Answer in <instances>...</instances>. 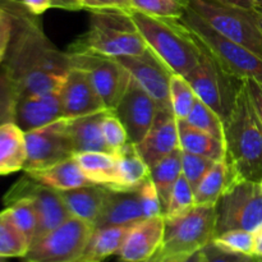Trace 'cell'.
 I'll return each instance as SVG.
<instances>
[{
  "instance_id": "cell-27",
  "label": "cell",
  "mask_w": 262,
  "mask_h": 262,
  "mask_svg": "<svg viewBox=\"0 0 262 262\" xmlns=\"http://www.w3.org/2000/svg\"><path fill=\"white\" fill-rule=\"evenodd\" d=\"M84 176L94 184L114 188L117 184V156L112 152L87 151L73 155Z\"/></svg>"
},
{
  "instance_id": "cell-51",
  "label": "cell",
  "mask_w": 262,
  "mask_h": 262,
  "mask_svg": "<svg viewBox=\"0 0 262 262\" xmlns=\"http://www.w3.org/2000/svg\"><path fill=\"white\" fill-rule=\"evenodd\" d=\"M255 238V256L262 258V225L253 233Z\"/></svg>"
},
{
  "instance_id": "cell-48",
  "label": "cell",
  "mask_w": 262,
  "mask_h": 262,
  "mask_svg": "<svg viewBox=\"0 0 262 262\" xmlns=\"http://www.w3.org/2000/svg\"><path fill=\"white\" fill-rule=\"evenodd\" d=\"M51 2H53V8L55 9L72 10V12L83 9L82 0H51Z\"/></svg>"
},
{
  "instance_id": "cell-1",
  "label": "cell",
  "mask_w": 262,
  "mask_h": 262,
  "mask_svg": "<svg viewBox=\"0 0 262 262\" xmlns=\"http://www.w3.org/2000/svg\"><path fill=\"white\" fill-rule=\"evenodd\" d=\"M2 66L17 89L18 99L59 91L72 68L69 53L49 40L38 17L15 22Z\"/></svg>"
},
{
  "instance_id": "cell-46",
  "label": "cell",
  "mask_w": 262,
  "mask_h": 262,
  "mask_svg": "<svg viewBox=\"0 0 262 262\" xmlns=\"http://www.w3.org/2000/svg\"><path fill=\"white\" fill-rule=\"evenodd\" d=\"M245 86L248 92L252 106L262 124V83L255 79H245Z\"/></svg>"
},
{
  "instance_id": "cell-20",
  "label": "cell",
  "mask_w": 262,
  "mask_h": 262,
  "mask_svg": "<svg viewBox=\"0 0 262 262\" xmlns=\"http://www.w3.org/2000/svg\"><path fill=\"white\" fill-rule=\"evenodd\" d=\"M143 219L145 216L137 188L128 191L109 188L106 202L95 228L132 225Z\"/></svg>"
},
{
  "instance_id": "cell-25",
  "label": "cell",
  "mask_w": 262,
  "mask_h": 262,
  "mask_svg": "<svg viewBox=\"0 0 262 262\" xmlns=\"http://www.w3.org/2000/svg\"><path fill=\"white\" fill-rule=\"evenodd\" d=\"M115 156L118 166L117 184L112 189H136L150 178V166L140 155L135 143L128 142Z\"/></svg>"
},
{
  "instance_id": "cell-2",
  "label": "cell",
  "mask_w": 262,
  "mask_h": 262,
  "mask_svg": "<svg viewBox=\"0 0 262 262\" xmlns=\"http://www.w3.org/2000/svg\"><path fill=\"white\" fill-rule=\"evenodd\" d=\"M225 160L235 181L262 179V124L245 82L229 117L224 120Z\"/></svg>"
},
{
  "instance_id": "cell-17",
  "label": "cell",
  "mask_w": 262,
  "mask_h": 262,
  "mask_svg": "<svg viewBox=\"0 0 262 262\" xmlns=\"http://www.w3.org/2000/svg\"><path fill=\"white\" fill-rule=\"evenodd\" d=\"M165 230L164 215L136 223L128 232L118 252L122 262H146L160 248Z\"/></svg>"
},
{
  "instance_id": "cell-19",
  "label": "cell",
  "mask_w": 262,
  "mask_h": 262,
  "mask_svg": "<svg viewBox=\"0 0 262 262\" xmlns=\"http://www.w3.org/2000/svg\"><path fill=\"white\" fill-rule=\"evenodd\" d=\"M64 118L59 91L19 97L15 105L14 123L23 130L37 129Z\"/></svg>"
},
{
  "instance_id": "cell-39",
  "label": "cell",
  "mask_w": 262,
  "mask_h": 262,
  "mask_svg": "<svg viewBox=\"0 0 262 262\" xmlns=\"http://www.w3.org/2000/svg\"><path fill=\"white\" fill-rule=\"evenodd\" d=\"M101 130L105 143L112 154H117L129 142L124 125L112 110L105 113L101 123Z\"/></svg>"
},
{
  "instance_id": "cell-47",
  "label": "cell",
  "mask_w": 262,
  "mask_h": 262,
  "mask_svg": "<svg viewBox=\"0 0 262 262\" xmlns=\"http://www.w3.org/2000/svg\"><path fill=\"white\" fill-rule=\"evenodd\" d=\"M26 9L32 15L40 17L42 13L53 8V2L51 0H22Z\"/></svg>"
},
{
  "instance_id": "cell-50",
  "label": "cell",
  "mask_w": 262,
  "mask_h": 262,
  "mask_svg": "<svg viewBox=\"0 0 262 262\" xmlns=\"http://www.w3.org/2000/svg\"><path fill=\"white\" fill-rule=\"evenodd\" d=\"M204 257H205V251L204 248H202V250L196 251V252L191 253V255L186 256V257L183 258H179V260L174 262H204Z\"/></svg>"
},
{
  "instance_id": "cell-30",
  "label": "cell",
  "mask_w": 262,
  "mask_h": 262,
  "mask_svg": "<svg viewBox=\"0 0 262 262\" xmlns=\"http://www.w3.org/2000/svg\"><path fill=\"white\" fill-rule=\"evenodd\" d=\"M182 174V150L174 151L173 154L166 158L161 159L160 161L150 168V178L154 182L160 197L161 207H163V215L168 206L169 197H170L171 189L176 186L177 181Z\"/></svg>"
},
{
  "instance_id": "cell-31",
  "label": "cell",
  "mask_w": 262,
  "mask_h": 262,
  "mask_svg": "<svg viewBox=\"0 0 262 262\" xmlns=\"http://www.w3.org/2000/svg\"><path fill=\"white\" fill-rule=\"evenodd\" d=\"M30 242L15 227L8 210L0 212V257L23 258L30 250Z\"/></svg>"
},
{
  "instance_id": "cell-44",
  "label": "cell",
  "mask_w": 262,
  "mask_h": 262,
  "mask_svg": "<svg viewBox=\"0 0 262 262\" xmlns=\"http://www.w3.org/2000/svg\"><path fill=\"white\" fill-rule=\"evenodd\" d=\"M133 0H82L83 9L90 12L96 10H120L129 12L132 10Z\"/></svg>"
},
{
  "instance_id": "cell-40",
  "label": "cell",
  "mask_w": 262,
  "mask_h": 262,
  "mask_svg": "<svg viewBox=\"0 0 262 262\" xmlns=\"http://www.w3.org/2000/svg\"><path fill=\"white\" fill-rule=\"evenodd\" d=\"M215 164V160L196 154L182 151V174L186 177L193 191Z\"/></svg>"
},
{
  "instance_id": "cell-11",
  "label": "cell",
  "mask_w": 262,
  "mask_h": 262,
  "mask_svg": "<svg viewBox=\"0 0 262 262\" xmlns=\"http://www.w3.org/2000/svg\"><path fill=\"white\" fill-rule=\"evenodd\" d=\"M71 66L89 73L97 94L105 107L113 110L130 81V74L117 58L92 53V51H68Z\"/></svg>"
},
{
  "instance_id": "cell-52",
  "label": "cell",
  "mask_w": 262,
  "mask_h": 262,
  "mask_svg": "<svg viewBox=\"0 0 262 262\" xmlns=\"http://www.w3.org/2000/svg\"><path fill=\"white\" fill-rule=\"evenodd\" d=\"M255 14H256V18H257L258 26H260V28L262 31V7L255 8Z\"/></svg>"
},
{
  "instance_id": "cell-38",
  "label": "cell",
  "mask_w": 262,
  "mask_h": 262,
  "mask_svg": "<svg viewBox=\"0 0 262 262\" xmlns=\"http://www.w3.org/2000/svg\"><path fill=\"white\" fill-rule=\"evenodd\" d=\"M17 101V89L4 67L0 66V125L14 122Z\"/></svg>"
},
{
  "instance_id": "cell-42",
  "label": "cell",
  "mask_w": 262,
  "mask_h": 262,
  "mask_svg": "<svg viewBox=\"0 0 262 262\" xmlns=\"http://www.w3.org/2000/svg\"><path fill=\"white\" fill-rule=\"evenodd\" d=\"M205 257L204 262H262V258L257 256L239 255V253H230L222 251L211 242L204 248Z\"/></svg>"
},
{
  "instance_id": "cell-28",
  "label": "cell",
  "mask_w": 262,
  "mask_h": 262,
  "mask_svg": "<svg viewBox=\"0 0 262 262\" xmlns=\"http://www.w3.org/2000/svg\"><path fill=\"white\" fill-rule=\"evenodd\" d=\"M179 147L186 152L196 154L217 161L225 158L224 142L211 135L189 125L186 120H178Z\"/></svg>"
},
{
  "instance_id": "cell-5",
  "label": "cell",
  "mask_w": 262,
  "mask_h": 262,
  "mask_svg": "<svg viewBox=\"0 0 262 262\" xmlns=\"http://www.w3.org/2000/svg\"><path fill=\"white\" fill-rule=\"evenodd\" d=\"M215 205H196L176 217H165L163 243L146 262H174L206 247L215 235Z\"/></svg>"
},
{
  "instance_id": "cell-13",
  "label": "cell",
  "mask_w": 262,
  "mask_h": 262,
  "mask_svg": "<svg viewBox=\"0 0 262 262\" xmlns=\"http://www.w3.org/2000/svg\"><path fill=\"white\" fill-rule=\"evenodd\" d=\"M20 197L30 199L37 214V230L32 243L71 217V214L61 199L60 192L40 183L26 173L22 178L18 179L17 183L10 187L3 201L7 205L13 200Z\"/></svg>"
},
{
  "instance_id": "cell-15",
  "label": "cell",
  "mask_w": 262,
  "mask_h": 262,
  "mask_svg": "<svg viewBox=\"0 0 262 262\" xmlns=\"http://www.w3.org/2000/svg\"><path fill=\"white\" fill-rule=\"evenodd\" d=\"M159 110L155 100L130 77L127 90L112 112L124 125L128 141L137 145L152 127Z\"/></svg>"
},
{
  "instance_id": "cell-49",
  "label": "cell",
  "mask_w": 262,
  "mask_h": 262,
  "mask_svg": "<svg viewBox=\"0 0 262 262\" xmlns=\"http://www.w3.org/2000/svg\"><path fill=\"white\" fill-rule=\"evenodd\" d=\"M217 2L224 3V4L234 5V7L246 8V9H255L257 7L256 0H217Z\"/></svg>"
},
{
  "instance_id": "cell-33",
  "label": "cell",
  "mask_w": 262,
  "mask_h": 262,
  "mask_svg": "<svg viewBox=\"0 0 262 262\" xmlns=\"http://www.w3.org/2000/svg\"><path fill=\"white\" fill-rule=\"evenodd\" d=\"M5 206L15 227L23 233L31 245L37 230V214L32 201L27 197H20L13 200Z\"/></svg>"
},
{
  "instance_id": "cell-45",
  "label": "cell",
  "mask_w": 262,
  "mask_h": 262,
  "mask_svg": "<svg viewBox=\"0 0 262 262\" xmlns=\"http://www.w3.org/2000/svg\"><path fill=\"white\" fill-rule=\"evenodd\" d=\"M0 9L9 12L14 17L15 22L27 20L36 17V15H32L26 9L22 0H0Z\"/></svg>"
},
{
  "instance_id": "cell-34",
  "label": "cell",
  "mask_w": 262,
  "mask_h": 262,
  "mask_svg": "<svg viewBox=\"0 0 262 262\" xmlns=\"http://www.w3.org/2000/svg\"><path fill=\"white\" fill-rule=\"evenodd\" d=\"M186 122L197 129L211 135L224 142V122L210 106L197 99L193 109L186 118Z\"/></svg>"
},
{
  "instance_id": "cell-56",
  "label": "cell",
  "mask_w": 262,
  "mask_h": 262,
  "mask_svg": "<svg viewBox=\"0 0 262 262\" xmlns=\"http://www.w3.org/2000/svg\"><path fill=\"white\" fill-rule=\"evenodd\" d=\"M260 186H261V189H262V179H261V182H260Z\"/></svg>"
},
{
  "instance_id": "cell-36",
  "label": "cell",
  "mask_w": 262,
  "mask_h": 262,
  "mask_svg": "<svg viewBox=\"0 0 262 262\" xmlns=\"http://www.w3.org/2000/svg\"><path fill=\"white\" fill-rule=\"evenodd\" d=\"M211 243L225 252L255 256V238L247 230H227L215 235Z\"/></svg>"
},
{
  "instance_id": "cell-54",
  "label": "cell",
  "mask_w": 262,
  "mask_h": 262,
  "mask_svg": "<svg viewBox=\"0 0 262 262\" xmlns=\"http://www.w3.org/2000/svg\"><path fill=\"white\" fill-rule=\"evenodd\" d=\"M0 262H7V258H3V257H0Z\"/></svg>"
},
{
  "instance_id": "cell-9",
  "label": "cell",
  "mask_w": 262,
  "mask_h": 262,
  "mask_svg": "<svg viewBox=\"0 0 262 262\" xmlns=\"http://www.w3.org/2000/svg\"><path fill=\"white\" fill-rule=\"evenodd\" d=\"M184 77L193 89L197 99L211 107L224 122L232 113L242 89V79L228 74L204 46L197 66Z\"/></svg>"
},
{
  "instance_id": "cell-37",
  "label": "cell",
  "mask_w": 262,
  "mask_h": 262,
  "mask_svg": "<svg viewBox=\"0 0 262 262\" xmlns=\"http://www.w3.org/2000/svg\"><path fill=\"white\" fill-rule=\"evenodd\" d=\"M196 206L194 204V191L183 174L177 181L176 186L171 189L168 206L164 211V217H176L184 212L189 211Z\"/></svg>"
},
{
  "instance_id": "cell-29",
  "label": "cell",
  "mask_w": 262,
  "mask_h": 262,
  "mask_svg": "<svg viewBox=\"0 0 262 262\" xmlns=\"http://www.w3.org/2000/svg\"><path fill=\"white\" fill-rule=\"evenodd\" d=\"M234 181L235 179L227 160L222 159L215 161L209 173L202 178L194 189V204L216 205L228 186Z\"/></svg>"
},
{
  "instance_id": "cell-7",
  "label": "cell",
  "mask_w": 262,
  "mask_h": 262,
  "mask_svg": "<svg viewBox=\"0 0 262 262\" xmlns=\"http://www.w3.org/2000/svg\"><path fill=\"white\" fill-rule=\"evenodd\" d=\"M189 8L217 33L262 58V31L255 9L234 7L217 0H191Z\"/></svg>"
},
{
  "instance_id": "cell-4",
  "label": "cell",
  "mask_w": 262,
  "mask_h": 262,
  "mask_svg": "<svg viewBox=\"0 0 262 262\" xmlns=\"http://www.w3.org/2000/svg\"><path fill=\"white\" fill-rule=\"evenodd\" d=\"M147 49L129 13L120 10L91 12L89 30L79 36L68 51H92L102 55H138Z\"/></svg>"
},
{
  "instance_id": "cell-23",
  "label": "cell",
  "mask_w": 262,
  "mask_h": 262,
  "mask_svg": "<svg viewBox=\"0 0 262 262\" xmlns=\"http://www.w3.org/2000/svg\"><path fill=\"white\" fill-rule=\"evenodd\" d=\"M106 110L83 115L78 118H69V132L76 152L101 151L110 152L104 141L101 123Z\"/></svg>"
},
{
  "instance_id": "cell-35",
  "label": "cell",
  "mask_w": 262,
  "mask_h": 262,
  "mask_svg": "<svg viewBox=\"0 0 262 262\" xmlns=\"http://www.w3.org/2000/svg\"><path fill=\"white\" fill-rule=\"evenodd\" d=\"M191 0H133L132 9L155 17L181 19Z\"/></svg>"
},
{
  "instance_id": "cell-14",
  "label": "cell",
  "mask_w": 262,
  "mask_h": 262,
  "mask_svg": "<svg viewBox=\"0 0 262 262\" xmlns=\"http://www.w3.org/2000/svg\"><path fill=\"white\" fill-rule=\"evenodd\" d=\"M119 63L129 72L130 77L155 100L160 110L170 109V79L173 72L154 53L146 49L138 55L117 58Z\"/></svg>"
},
{
  "instance_id": "cell-24",
  "label": "cell",
  "mask_w": 262,
  "mask_h": 262,
  "mask_svg": "<svg viewBox=\"0 0 262 262\" xmlns=\"http://www.w3.org/2000/svg\"><path fill=\"white\" fill-rule=\"evenodd\" d=\"M26 158L25 132L14 122L0 125V176L23 170Z\"/></svg>"
},
{
  "instance_id": "cell-26",
  "label": "cell",
  "mask_w": 262,
  "mask_h": 262,
  "mask_svg": "<svg viewBox=\"0 0 262 262\" xmlns=\"http://www.w3.org/2000/svg\"><path fill=\"white\" fill-rule=\"evenodd\" d=\"M133 225V224H132ZM132 225L95 228L79 261L101 262L106 257L118 255Z\"/></svg>"
},
{
  "instance_id": "cell-8",
  "label": "cell",
  "mask_w": 262,
  "mask_h": 262,
  "mask_svg": "<svg viewBox=\"0 0 262 262\" xmlns=\"http://www.w3.org/2000/svg\"><path fill=\"white\" fill-rule=\"evenodd\" d=\"M215 235L234 229L255 233L262 225L260 183L246 179L232 182L215 205Z\"/></svg>"
},
{
  "instance_id": "cell-3",
  "label": "cell",
  "mask_w": 262,
  "mask_h": 262,
  "mask_svg": "<svg viewBox=\"0 0 262 262\" xmlns=\"http://www.w3.org/2000/svg\"><path fill=\"white\" fill-rule=\"evenodd\" d=\"M128 13L147 48L173 73L186 76L197 66L202 56V46L182 19L155 17L133 9Z\"/></svg>"
},
{
  "instance_id": "cell-22",
  "label": "cell",
  "mask_w": 262,
  "mask_h": 262,
  "mask_svg": "<svg viewBox=\"0 0 262 262\" xmlns=\"http://www.w3.org/2000/svg\"><path fill=\"white\" fill-rule=\"evenodd\" d=\"M26 174L56 191H68L94 184L84 176L73 156L48 168L28 171Z\"/></svg>"
},
{
  "instance_id": "cell-21",
  "label": "cell",
  "mask_w": 262,
  "mask_h": 262,
  "mask_svg": "<svg viewBox=\"0 0 262 262\" xmlns=\"http://www.w3.org/2000/svg\"><path fill=\"white\" fill-rule=\"evenodd\" d=\"M59 192L71 216L78 217L95 225L106 202L109 187L90 184V186Z\"/></svg>"
},
{
  "instance_id": "cell-18",
  "label": "cell",
  "mask_w": 262,
  "mask_h": 262,
  "mask_svg": "<svg viewBox=\"0 0 262 262\" xmlns=\"http://www.w3.org/2000/svg\"><path fill=\"white\" fill-rule=\"evenodd\" d=\"M148 166L173 154L179 147L178 120L171 110H159L152 127L142 141L136 145Z\"/></svg>"
},
{
  "instance_id": "cell-10",
  "label": "cell",
  "mask_w": 262,
  "mask_h": 262,
  "mask_svg": "<svg viewBox=\"0 0 262 262\" xmlns=\"http://www.w3.org/2000/svg\"><path fill=\"white\" fill-rule=\"evenodd\" d=\"M95 225L71 216L30 246L23 262H74L83 253Z\"/></svg>"
},
{
  "instance_id": "cell-12",
  "label": "cell",
  "mask_w": 262,
  "mask_h": 262,
  "mask_svg": "<svg viewBox=\"0 0 262 262\" xmlns=\"http://www.w3.org/2000/svg\"><path fill=\"white\" fill-rule=\"evenodd\" d=\"M25 138L27 151L23 168L25 173L48 168L76 154L69 132V118H61L50 124L26 132Z\"/></svg>"
},
{
  "instance_id": "cell-6",
  "label": "cell",
  "mask_w": 262,
  "mask_h": 262,
  "mask_svg": "<svg viewBox=\"0 0 262 262\" xmlns=\"http://www.w3.org/2000/svg\"><path fill=\"white\" fill-rule=\"evenodd\" d=\"M181 19L228 74L242 81L255 79L262 83L260 55L217 33L191 8L187 9Z\"/></svg>"
},
{
  "instance_id": "cell-41",
  "label": "cell",
  "mask_w": 262,
  "mask_h": 262,
  "mask_svg": "<svg viewBox=\"0 0 262 262\" xmlns=\"http://www.w3.org/2000/svg\"><path fill=\"white\" fill-rule=\"evenodd\" d=\"M137 189L145 219L163 215V207H161L160 197H159L155 184L151 181V178H148L147 181L143 182Z\"/></svg>"
},
{
  "instance_id": "cell-43",
  "label": "cell",
  "mask_w": 262,
  "mask_h": 262,
  "mask_svg": "<svg viewBox=\"0 0 262 262\" xmlns=\"http://www.w3.org/2000/svg\"><path fill=\"white\" fill-rule=\"evenodd\" d=\"M15 19L9 12L0 9V66L7 56L8 49L12 42L13 33H14Z\"/></svg>"
},
{
  "instance_id": "cell-55",
  "label": "cell",
  "mask_w": 262,
  "mask_h": 262,
  "mask_svg": "<svg viewBox=\"0 0 262 262\" xmlns=\"http://www.w3.org/2000/svg\"><path fill=\"white\" fill-rule=\"evenodd\" d=\"M74 262H87V261H79V260H77V261H74Z\"/></svg>"
},
{
  "instance_id": "cell-16",
  "label": "cell",
  "mask_w": 262,
  "mask_h": 262,
  "mask_svg": "<svg viewBox=\"0 0 262 262\" xmlns=\"http://www.w3.org/2000/svg\"><path fill=\"white\" fill-rule=\"evenodd\" d=\"M64 118H78L106 110L89 73L72 67L59 89Z\"/></svg>"
},
{
  "instance_id": "cell-32",
  "label": "cell",
  "mask_w": 262,
  "mask_h": 262,
  "mask_svg": "<svg viewBox=\"0 0 262 262\" xmlns=\"http://www.w3.org/2000/svg\"><path fill=\"white\" fill-rule=\"evenodd\" d=\"M170 109L177 120H186L197 101L193 89L186 77L173 73L170 79Z\"/></svg>"
},
{
  "instance_id": "cell-53",
  "label": "cell",
  "mask_w": 262,
  "mask_h": 262,
  "mask_svg": "<svg viewBox=\"0 0 262 262\" xmlns=\"http://www.w3.org/2000/svg\"><path fill=\"white\" fill-rule=\"evenodd\" d=\"M256 3H257V7H262V0H256Z\"/></svg>"
}]
</instances>
